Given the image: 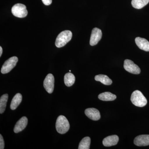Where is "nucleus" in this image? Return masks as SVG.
I'll return each instance as SVG.
<instances>
[{
    "instance_id": "f257e3e1",
    "label": "nucleus",
    "mask_w": 149,
    "mask_h": 149,
    "mask_svg": "<svg viewBox=\"0 0 149 149\" xmlns=\"http://www.w3.org/2000/svg\"><path fill=\"white\" fill-rule=\"evenodd\" d=\"M72 33L70 30H65L61 32L56 39L55 45L61 48L66 45L72 39Z\"/></svg>"
},
{
    "instance_id": "f03ea898",
    "label": "nucleus",
    "mask_w": 149,
    "mask_h": 149,
    "mask_svg": "<svg viewBox=\"0 0 149 149\" xmlns=\"http://www.w3.org/2000/svg\"><path fill=\"white\" fill-rule=\"evenodd\" d=\"M57 131L61 134H65L68 131L70 124L68 120L64 116H59L57 119L56 123Z\"/></svg>"
},
{
    "instance_id": "7ed1b4c3",
    "label": "nucleus",
    "mask_w": 149,
    "mask_h": 149,
    "mask_svg": "<svg viewBox=\"0 0 149 149\" xmlns=\"http://www.w3.org/2000/svg\"><path fill=\"white\" fill-rule=\"evenodd\" d=\"M131 101L136 106L142 107L147 104V100L141 91H134L131 95Z\"/></svg>"
},
{
    "instance_id": "20e7f679",
    "label": "nucleus",
    "mask_w": 149,
    "mask_h": 149,
    "mask_svg": "<svg viewBox=\"0 0 149 149\" xmlns=\"http://www.w3.org/2000/svg\"><path fill=\"white\" fill-rule=\"evenodd\" d=\"M11 12L15 16L19 18L25 17L28 13L26 6L21 3H17L13 6Z\"/></svg>"
},
{
    "instance_id": "39448f33",
    "label": "nucleus",
    "mask_w": 149,
    "mask_h": 149,
    "mask_svg": "<svg viewBox=\"0 0 149 149\" xmlns=\"http://www.w3.org/2000/svg\"><path fill=\"white\" fill-rule=\"evenodd\" d=\"M18 59L17 57L13 56L6 61L2 67L1 72L3 74H6L10 72L16 66Z\"/></svg>"
},
{
    "instance_id": "423d86ee",
    "label": "nucleus",
    "mask_w": 149,
    "mask_h": 149,
    "mask_svg": "<svg viewBox=\"0 0 149 149\" xmlns=\"http://www.w3.org/2000/svg\"><path fill=\"white\" fill-rule=\"evenodd\" d=\"M124 69L128 72L133 74H139L141 72V69L137 65L135 64L132 61L126 59L124 62Z\"/></svg>"
},
{
    "instance_id": "0eeeda50",
    "label": "nucleus",
    "mask_w": 149,
    "mask_h": 149,
    "mask_svg": "<svg viewBox=\"0 0 149 149\" xmlns=\"http://www.w3.org/2000/svg\"><path fill=\"white\" fill-rule=\"evenodd\" d=\"M54 82V77L52 74H48L44 80V88L46 91L49 94H51L53 92Z\"/></svg>"
},
{
    "instance_id": "6e6552de",
    "label": "nucleus",
    "mask_w": 149,
    "mask_h": 149,
    "mask_svg": "<svg viewBox=\"0 0 149 149\" xmlns=\"http://www.w3.org/2000/svg\"><path fill=\"white\" fill-rule=\"evenodd\" d=\"M102 32L101 30L99 28L95 27L92 30L91 33V39H90V45L91 46H95L97 44L99 41L102 39Z\"/></svg>"
},
{
    "instance_id": "1a4fd4ad",
    "label": "nucleus",
    "mask_w": 149,
    "mask_h": 149,
    "mask_svg": "<svg viewBox=\"0 0 149 149\" xmlns=\"http://www.w3.org/2000/svg\"><path fill=\"white\" fill-rule=\"evenodd\" d=\"M134 143L138 146H149V135H142L137 136L134 139Z\"/></svg>"
},
{
    "instance_id": "9d476101",
    "label": "nucleus",
    "mask_w": 149,
    "mask_h": 149,
    "mask_svg": "<svg viewBox=\"0 0 149 149\" xmlns=\"http://www.w3.org/2000/svg\"><path fill=\"white\" fill-rule=\"evenodd\" d=\"M85 114L89 118L93 120H97L100 118L101 116L98 110L91 108L85 110Z\"/></svg>"
},
{
    "instance_id": "9b49d317",
    "label": "nucleus",
    "mask_w": 149,
    "mask_h": 149,
    "mask_svg": "<svg viewBox=\"0 0 149 149\" xmlns=\"http://www.w3.org/2000/svg\"><path fill=\"white\" fill-rule=\"evenodd\" d=\"M28 123V119L25 116L22 117L16 123L14 131L15 133H18L21 132L26 128Z\"/></svg>"
},
{
    "instance_id": "f8f14e48",
    "label": "nucleus",
    "mask_w": 149,
    "mask_h": 149,
    "mask_svg": "<svg viewBox=\"0 0 149 149\" xmlns=\"http://www.w3.org/2000/svg\"><path fill=\"white\" fill-rule=\"evenodd\" d=\"M119 138L116 135L109 136L104 139L102 141L103 144L105 147H111L115 146L118 143Z\"/></svg>"
},
{
    "instance_id": "ddd939ff",
    "label": "nucleus",
    "mask_w": 149,
    "mask_h": 149,
    "mask_svg": "<svg viewBox=\"0 0 149 149\" xmlns=\"http://www.w3.org/2000/svg\"><path fill=\"white\" fill-rule=\"evenodd\" d=\"M135 42L139 49L146 52H149V42L146 39L140 37H136Z\"/></svg>"
},
{
    "instance_id": "4468645a",
    "label": "nucleus",
    "mask_w": 149,
    "mask_h": 149,
    "mask_svg": "<svg viewBox=\"0 0 149 149\" xmlns=\"http://www.w3.org/2000/svg\"><path fill=\"white\" fill-rule=\"evenodd\" d=\"M22 100V95L20 93H17L13 97L10 104L11 109L14 110L21 103Z\"/></svg>"
},
{
    "instance_id": "2eb2a0df",
    "label": "nucleus",
    "mask_w": 149,
    "mask_h": 149,
    "mask_svg": "<svg viewBox=\"0 0 149 149\" xmlns=\"http://www.w3.org/2000/svg\"><path fill=\"white\" fill-rule=\"evenodd\" d=\"M98 98L104 101H112L116 98V96L110 92H104L100 94Z\"/></svg>"
},
{
    "instance_id": "dca6fc26",
    "label": "nucleus",
    "mask_w": 149,
    "mask_h": 149,
    "mask_svg": "<svg viewBox=\"0 0 149 149\" xmlns=\"http://www.w3.org/2000/svg\"><path fill=\"white\" fill-rule=\"evenodd\" d=\"M95 80L97 81H99L102 83L104 85H109L112 83V81L111 79L106 75L100 74L96 75L95 77Z\"/></svg>"
},
{
    "instance_id": "f3484780",
    "label": "nucleus",
    "mask_w": 149,
    "mask_h": 149,
    "mask_svg": "<svg viewBox=\"0 0 149 149\" xmlns=\"http://www.w3.org/2000/svg\"><path fill=\"white\" fill-rule=\"evenodd\" d=\"M64 83L67 87H70L74 84L75 78L74 74L70 72L65 74L64 78Z\"/></svg>"
},
{
    "instance_id": "a211bd4d",
    "label": "nucleus",
    "mask_w": 149,
    "mask_h": 149,
    "mask_svg": "<svg viewBox=\"0 0 149 149\" xmlns=\"http://www.w3.org/2000/svg\"><path fill=\"white\" fill-rule=\"evenodd\" d=\"M149 2V0H132L131 4L133 8L140 9L146 6Z\"/></svg>"
},
{
    "instance_id": "6ab92c4d",
    "label": "nucleus",
    "mask_w": 149,
    "mask_h": 149,
    "mask_svg": "<svg viewBox=\"0 0 149 149\" xmlns=\"http://www.w3.org/2000/svg\"><path fill=\"white\" fill-rule=\"evenodd\" d=\"M8 99V95L7 94L3 95L0 98V113L1 114L5 111Z\"/></svg>"
},
{
    "instance_id": "aec40b11",
    "label": "nucleus",
    "mask_w": 149,
    "mask_h": 149,
    "mask_svg": "<svg viewBox=\"0 0 149 149\" xmlns=\"http://www.w3.org/2000/svg\"><path fill=\"white\" fill-rule=\"evenodd\" d=\"M91 143V138L89 137H85L80 141L79 147H78V149H89Z\"/></svg>"
},
{
    "instance_id": "412c9836",
    "label": "nucleus",
    "mask_w": 149,
    "mask_h": 149,
    "mask_svg": "<svg viewBox=\"0 0 149 149\" xmlns=\"http://www.w3.org/2000/svg\"><path fill=\"white\" fill-rule=\"evenodd\" d=\"M5 148V143L1 134L0 135V149H3Z\"/></svg>"
},
{
    "instance_id": "4be33fe9",
    "label": "nucleus",
    "mask_w": 149,
    "mask_h": 149,
    "mask_svg": "<svg viewBox=\"0 0 149 149\" xmlns=\"http://www.w3.org/2000/svg\"><path fill=\"white\" fill-rule=\"evenodd\" d=\"M44 4L46 6H49L52 3V0H42Z\"/></svg>"
},
{
    "instance_id": "5701e85b",
    "label": "nucleus",
    "mask_w": 149,
    "mask_h": 149,
    "mask_svg": "<svg viewBox=\"0 0 149 149\" xmlns=\"http://www.w3.org/2000/svg\"><path fill=\"white\" fill-rule=\"evenodd\" d=\"M3 53V49L1 47H0V56H1Z\"/></svg>"
}]
</instances>
